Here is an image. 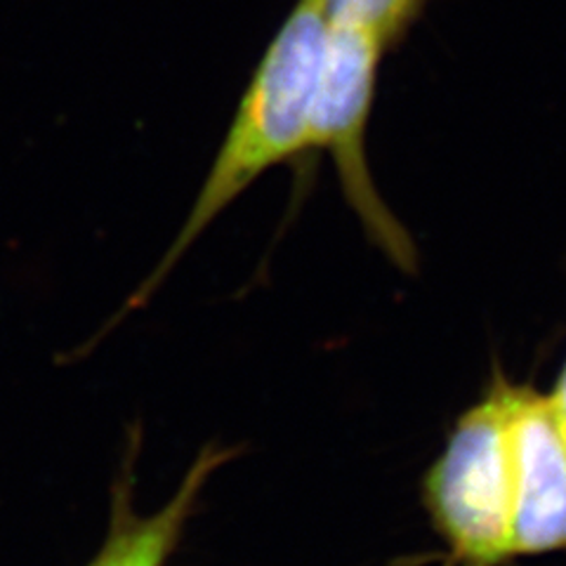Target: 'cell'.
<instances>
[{"label":"cell","instance_id":"obj_1","mask_svg":"<svg viewBox=\"0 0 566 566\" xmlns=\"http://www.w3.org/2000/svg\"><path fill=\"white\" fill-rule=\"evenodd\" d=\"M326 35V0H297L253 71L185 224L123 312L145 305L193 241L260 175L314 154L312 120Z\"/></svg>","mask_w":566,"mask_h":566},{"label":"cell","instance_id":"obj_2","mask_svg":"<svg viewBox=\"0 0 566 566\" xmlns=\"http://www.w3.org/2000/svg\"><path fill=\"white\" fill-rule=\"evenodd\" d=\"M512 382L499 361L482 397L458 416L447 447L420 480V503L439 541L444 566H507L515 510Z\"/></svg>","mask_w":566,"mask_h":566},{"label":"cell","instance_id":"obj_3","mask_svg":"<svg viewBox=\"0 0 566 566\" xmlns=\"http://www.w3.org/2000/svg\"><path fill=\"white\" fill-rule=\"evenodd\" d=\"M387 48L374 33L328 22L318 74L312 147L333 158L345 201L366 237L403 274L418 272V248L382 201L366 158V126L376 102L378 66Z\"/></svg>","mask_w":566,"mask_h":566},{"label":"cell","instance_id":"obj_4","mask_svg":"<svg viewBox=\"0 0 566 566\" xmlns=\"http://www.w3.org/2000/svg\"><path fill=\"white\" fill-rule=\"evenodd\" d=\"M512 460L515 559L553 553L566 555V441L545 395L531 382H515Z\"/></svg>","mask_w":566,"mask_h":566},{"label":"cell","instance_id":"obj_5","mask_svg":"<svg viewBox=\"0 0 566 566\" xmlns=\"http://www.w3.org/2000/svg\"><path fill=\"white\" fill-rule=\"evenodd\" d=\"M137 453L139 430L135 428L128 434V449L123 453L116 482L112 486L109 531H106L99 553L87 562V566H166L182 543L187 524L197 512L210 476L227 465L239 449L210 441L193 458L172 499L147 517L137 515L135 510Z\"/></svg>","mask_w":566,"mask_h":566},{"label":"cell","instance_id":"obj_6","mask_svg":"<svg viewBox=\"0 0 566 566\" xmlns=\"http://www.w3.org/2000/svg\"><path fill=\"white\" fill-rule=\"evenodd\" d=\"M422 8V0H326L331 24L354 27L374 33L392 48L406 33Z\"/></svg>","mask_w":566,"mask_h":566},{"label":"cell","instance_id":"obj_7","mask_svg":"<svg viewBox=\"0 0 566 566\" xmlns=\"http://www.w3.org/2000/svg\"><path fill=\"white\" fill-rule=\"evenodd\" d=\"M545 399H547V406H551V411H553V416L559 424V430H562V437L566 441V361H564L559 376L555 380L553 392L545 395Z\"/></svg>","mask_w":566,"mask_h":566}]
</instances>
